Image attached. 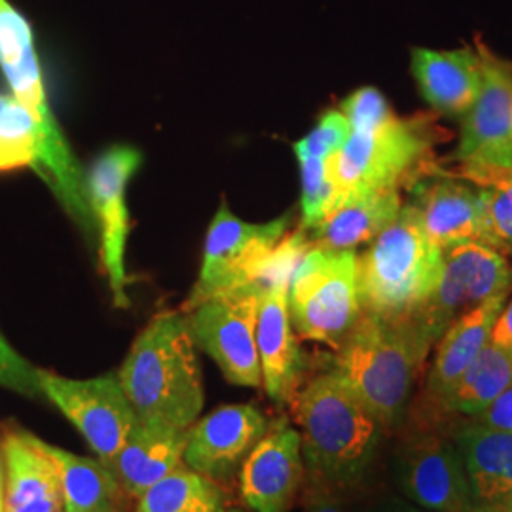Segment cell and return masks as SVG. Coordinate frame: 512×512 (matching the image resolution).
I'll return each instance as SVG.
<instances>
[{
    "label": "cell",
    "instance_id": "obj_1",
    "mask_svg": "<svg viewBox=\"0 0 512 512\" xmlns=\"http://www.w3.org/2000/svg\"><path fill=\"white\" fill-rule=\"evenodd\" d=\"M349 135L332 160L330 179L336 211L349 198L397 188L427 173L439 128L431 118H401L374 88H361L342 103Z\"/></svg>",
    "mask_w": 512,
    "mask_h": 512
},
{
    "label": "cell",
    "instance_id": "obj_2",
    "mask_svg": "<svg viewBox=\"0 0 512 512\" xmlns=\"http://www.w3.org/2000/svg\"><path fill=\"white\" fill-rule=\"evenodd\" d=\"M289 404L308 482L342 494L363 484L387 431L342 378L327 370L298 389Z\"/></svg>",
    "mask_w": 512,
    "mask_h": 512
},
{
    "label": "cell",
    "instance_id": "obj_3",
    "mask_svg": "<svg viewBox=\"0 0 512 512\" xmlns=\"http://www.w3.org/2000/svg\"><path fill=\"white\" fill-rule=\"evenodd\" d=\"M433 342L410 315L384 317L361 311L355 327L336 348L332 366L355 397L397 431L408 418L410 397Z\"/></svg>",
    "mask_w": 512,
    "mask_h": 512
},
{
    "label": "cell",
    "instance_id": "obj_4",
    "mask_svg": "<svg viewBox=\"0 0 512 512\" xmlns=\"http://www.w3.org/2000/svg\"><path fill=\"white\" fill-rule=\"evenodd\" d=\"M137 418L175 429L200 420L205 393L186 315L162 311L135 338L118 372Z\"/></svg>",
    "mask_w": 512,
    "mask_h": 512
},
{
    "label": "cell",
    "instance_id": "obj_5",
    "mask_svg": "<svg viewBox=\"0 0 512 512\" xmlns=\"http://www.w3.org/2000/svg\"><path fill=\"white\" fill-rule=\"evenodd\" d=\"M0 69L8 80L12 95L37 122L42 139L38 175L54 188L57 198L73 219L86 232H93L95 217L88 198L86 175L76 162L48 105L33 31L27 19L8 0H0Z\"/></svg>",
    "mask_w": 512,
    "mask_h": 512
},
{
    "label": "cell",
    "instance_id": "obj_6",
    "mask_svg": "<svg viewBox=\"0 0 512 512\" xmlns=\"http://www.w3.org/2000/svg\"><path fill=\"white\" fill-rule=\"evenodd\" d=\"M442 268L444 251L425 234L418 209L406 203L359 256L363 311L384 317L412 315L435 293Z\"/></svg>",
    "mask_w": 512,
    "mask_h": 512
},
{
    "label": "cell",
    "instance_id": "obj_7",
    "mask_svg": "<svg viewBox=\"0 0 512 512\" xmlns=\"http://www.w3.org/2000/svg\"><path fill=\"white\" fill-rule=\"evenodd\" d=\"M363 311L359 255L310 247L289 283V315L298 336L336 349Z\"/></svg>",
    "mask_w": 512,
    "mask_h": 512
},
{
    "label": "cell",
    "instance_id": "obj_8",
    "mask_svg": "<svg viewBox=\"0 0 512 512\" xmlns=\"http://www.w3.org/2000/svg\"><path fill=\"white\" fill-rule=\"evenodd\" d=\"M423 416L404 433L391 459L393 484L406 501L431 512H469L465 467L450 427Z\"/></svg>",
    "mask_w": 512,
    "mask_h": 512
},
{
    "label": "cell",
    "instance_id": "obj_9",
    "mask_svg": "<svg viewBox=\"0 0 512 512\" xmlns=\"http://www.w3.org/2000/svg\"><path fill=\"white\" fill-rule=\"evenodd\" d=\"M289 222L291 217L285 215L268 224H249L234 217L226 203H222L209 226L202 270L184 302V313L194 310L211 296L258 283L268 258L287 236Z\"/></svg>",
    "mask_w": 512,
    "mask_h": 512
},
{
    "label": "cell",
    "instance_id": "obj_10",
    "mask_svg": "<svg viewBox=\"0 0 512 512\" xmlns=\"http://www.w3.org/2000/svg\"><path fill=\"white\" fill-rule=\"evenodd\" d=\"M511 291L512 268L503 253L480 241L459 243L444 249L439 285L410 317L435 344L459 315Z\"/></svg>",
    "mask_w": 512,
    "mask_h": 512
},
{
    "label": "cell",
    "instance_id": "obj_11",
    "mask_svg": "<svg viewBox=\"0 0 512 512\" xmlns=\"http://www.w3.org/2000/svg\"><path fill=\"white\" fill-rule=\"evenodd\" d=\"M262 287L249 283L184 313L196 348L205 351L234 385L262 387L256 349V315Z\"/></svg>",
    "mask_w": 512,
    "mask_h": 512
},
{
    "label": "cell",
    "instance_id": "obj_12",
    "mask_svg": "<svg viewBox=\"0 0 512 512\" xmlns=\"http://www.w3.org/2000/svg\"><path fill=\"white\" fill-rule=\"evenodd\" d=\"M38 387L105 465L116 458L139 421L118 374L71 380L38 368Z\"/></svg>",
    "mask_w": 512,
    "mask_h": 512
},
{
    "label": "cell",
    "instance_id": "obj_13",
    "mask_svg": "<svg viewBox=\"0 0 512 512\" xmlns=\"http://www.w3.org/2000/svg\"><path fill=\"white\" fill-rule=\"evenodd\" d=\"M482 88L463 116L454 160L459 173H505L512 169V63L492 52L480 38Z\"/></svg>",
    "mask_w": 512,
    "mask_h": 512
},
{
    "label": "cell",
    "instance_id": "obj_14",
    "mask_svg": "<svg viewBox=\"0 0 512 512\" xmlns=\"http://www.w3.org/2000/svg\"><path fill=\"white\" fill-rule=\"evenodd\" d=\"M141 165L139 150L112 147L103 152L86 175L88 198L101 236V262L109 275L110 291L116 308H129L126 275V241L129 211L126 205L128 184Z\"/></svg>",
    "mask_w": 512,
    "mask_h": 512
},
{
    "label": "cell",
    "instance_id": "obj_15",
    "mask_svg": "<svg viewBox=\"0 0 512 512\" xmlns=\"http://www.w3.org/2000/svg\"><path fill=\"white\" fill-rule=\"evenodd\" d=\"M268 427L253 404L220 406L186 429L184 465L217 482L226 480L238 473Z\"/></svg>",
    "mask_w": 512,
    "mask_h": 512
},
{
    "label": "cell",
    "instance_id": "obj_16",
    "mask_svg": "<svg viewBox=\"0 0 512 512\" xmlns=\"http://www.w3.org/2000/svg\"><path fill=\"white\" fill-rule=\"evenodd\" d=\"M306 475L302 440L287 420L268 427L239 469V490L255 512H289Z\"/></svg>",
    "mask_w": 512,
    "mask_h": 512
},
{
    "label": "cell",
    "instance_id": "obj_17",
    "mask_svg": "<svg viewBox=\"0 0 512 512\" xmlns=\"http://www.w3.org/2000/svg\"><path fill=\"white\" fill-rule=\"evenodd\" d=\"M289 283L291 279H274L264 285L256 315L262 387L279 404L293 401L302 374V353L289 315Z\"/></svg>",
    "mask_w": 512,
    "mask_h": 512
},
{
    "label": "cell",
    "instance_id": "obj_18",
    "mask_svg": "<svg viewBox=\"0 0 512 512\" xmlns=\"http://www.w3.org/2000/svg\"><path fill=\"white\" fill-rule=\"evenodd\" d=\"M4 512H65L59 471L38 437L19 429L2 439Z\"/></svg>",
    "mask_w": 512,
    "mask_h": 512
},
{
    "label": "cell",
    "instance_id": "obj_19",
    "mask_svg": "<svg viewBox=\"0 0 512 512\" xmlns=\"http://www.w3.org/2000/svg\"><path fill=\"white\" fill-rule=\"evenodd\" d=\"M509 296H495L473 310L465 311L444 330L439 338V348L427 372L425 382V408L423 416L437 418L439 406L461 374L476 359V355L490 342L495 319L507 304Z\"/></svg>",
    "mask_w": 512,
    "mask_h": 512
},
{
    "label": "cell",
    "instance_id": "obj_20",
    "mask_svg": "<svg viewBox=\"0 0 512 512\" xmlns=\"http://www.w3.org/2000/svg\"><path fill=\"white\" fill-rule=\"evenodd\" d=\"M450 435L469 482L471 509L512 501V431L467 420L450 425Z\"/></svg>",
    "mask_w": 512,
    "mask_h": 512
},
{
    "label": "cell",
    "instance_id": "obj_21",
    "mask_svg": "<svg viewBox=\"0 0 512 512\" xmlns=\"http://www.w3.org/2000/svg\"><path fill=\"white\" fill-rule=\"evenodd\" d=\"M184 448V429L139 420L107 467L122 494L139 499L150 486L184 467Z\"/></svg>",
    "mask_w": 512,
    "mask_h": 512
},
{
    "label": "cell",
    "instance_id": "obj_22",
    "mask_svg": "<svg viewBox=\"0 0 512 512\" xmlns=\"http://www.w3.org/2000/svg\"><path fill=\"white\" fill-rule=\"evenodd\" d=\"M412 74L423 99L439 112L465 116L482 88V61L475 48L412 50Z\"/></svg>",
    "mask_w": 512,
    "mask_h": 512
},
{
    "label": "cell",
    "instance_id": "obj_23",
    "mask_svg": "<svg viewBox=\"0 0 512 512\" xmlns=\"http://www.w3.org/2000/svg\"><path fill=\"white\" fill-rule=\"evenodd\" d=\"M412 194L414 200L410 203L420 213L425 234L442 251L467 241L482 243V202L478 186L439 175L433 183L418 184Z\"/></svg>",
    "mask_w": 512,
    "mask_h": 512
},
{
    "label": "cell",
    "instance_id": "obj_24",
    "mask_svg": "<svg viewBox=\"0 0 512 512\" xmlns=\"http://www.w3.org/2000/svg\"><path fill=\"white\" fill-rule=\"evenodd\" d=\"M403 207L401 190H372L349 198L315 228L306 230L311 247L325 253L355 251L380 236ZM304 230V228H302Z\"/></svg>",
    "mask_w": 512,
    "mask_h": 512
},
{
    "label": "cell",
    "instance_id": "obj_25",
    "mask_svg": "<svg viewBox=\"0 0 512 512\" xmlns=\"http://www.w3.org/2000/svg\"><path fill=\"white\" fill-rule=\"evenodd\" d=\"M59 471L65 512H114L122 490L101 459L82 458L38 439Z\"/></svg>",
    "mask_w": 512,
    "mask_h": 512
},
{
    "label": "cell",
    "instance_id": "obj_26",
    "mask_svg": "<svg viewBox=\"0 0 512 512\" xmlns=\"http://www.w3.org/2000/svg\"><path fill=\"white\" fill-rule=\"evenodd\" d=\"M511 384L512 349L488 342L440 403L437 418H475Z\"/></svg>",
    "mask_w": 512,
    "mask_h": 512
},
{
    "label": "cell",
    "instance_id": "obj_27",
    "mask_svg": "<svg viewBox=\"0 0 512 512\" xmlns=\"http://www.w3.org/2000/svg\"><path fill=\"white\" fill-rule=\"evenodd\" d=\"M137 512H226V494L217 480L184 465L150 486Z\"/></svg>",
    "mask_w": 512,
    "mask_h": 512
},
{
    "label": "cell",
    "instance_id": "obj_28",
    "mask_svg": "<svg viewBox=\"0 0 512 512\" xmlns=\"http://www.w3.org/2000/svg\"><path fill=\"white\" fill-rule=\"evenodd\" d=\"M431 173L478 186L482 202V243L503 255H512V177L505 173H448L439 171L435 165Z\"/></svg>",
    "mask_w": 512,
    "mask_h": 512
},
{
    "label": "cell",
    "instance_id": "obj_29",
    "mask_svg": "<svg viewBox=\"0 0 512 512\" xmlns=\"http://www.w3.org/2000/svg\"><path fill=\"white\" fill-rule=\"evenodd\" d=\"M42 139L35 118L14 95L0 93V171L33 167L40 173Z\"/></svg>",
    "mask_w": 512,
    "mask_h": 512
},
{
    "label": "cell",
    "instance_id": "obj_30",
    "mask_svg": "<svg viewBox=\"0 0 512 512\" xmlns=\"http://www.w3.org/2000/svg\"><path fill=\"white\" fill-rule=\"evenodd\" d=\"M349 135L348 118L342 110H329L321 116L317 126L294 145L296 158H315L330 160L340 148L344 147Z\"/></svg>",
    "mask_w": 512,
    "mask_h": 512
},
{
    "label": "cell",
    "instance_id": "obj_31",
    "mask_svg": "<svg viewBox=\"0 0 512 512\" xmlns=\"http://www.w3.org/2000/svg\"><path fill=\"white\" fill-rule=\"evenodd\" d=\"M0 387L16 391L29 399H37L42 395L38 387L37 366L31 365L25 357H21L2 334H0Z\"/></svg>",
    "mask_w": 512,
    "mask_h": 512
},
{
    "label": "cell",
    "instance_id": "obj_32",
    "mask_svg": "<svg viewBox=\"0 0 512 512\" xmlns=\"http://www.w3.org/2000/svg\"><path fill=\"white\" fill-rule=\"evenodd\" d=\"M469 420L490 429L512 431V384L503 393H499L494 401L488 404L486 410H482L478 416Z\"/></svg>",
    "mask_w": 512,
    "mask_h": 512
},
{
    "label": "cell",
    "instance_id": "obj_33",
    "mask_svg": "<svg viewBox=\"0 0 512 512\" xmlns=\"http://www.w3.org/2000/svg\"><path fill=\"white\" fill-rule=\"evenodd\" d=\"M302 512H351L342 492L308 482Z\"/></svg>",
    "mask_w": 512,
    "mask_h": 512
},
{
    "label": "cell",
    "instance_id": "obj_34",
    "mask_svg": "<svg viewBox=\"0 0 512 512\" xmlns=\"http://www.w3.org/2000/svg\"><path fill=\"white\" fill-rule=\"evenodd\" d=\"M490 342L501 348L512 349V300L505 304L501 313L497 315Z\"/></svg>",
    "mask_w": 512,
    "mask_h": 512
},
{
    "label": "cell",
    "instance_id": "obj_35",
    "mask_svg": "<svg viewBox=\"0 0 512 512\" xmlns=\"http://www.w3.org/2000/svg\"><path fill=\"white\" fill-rule=\"evenodd\" d=\"M374 512H431L421 509L418 505L406 501V499H389L384 505H380Z\"/></svg>",
    "mask_w": 512,
    "mask_h": 512
},
{
    "label": "cell",
    "instance_id": "obj_36",
    "mask_svg": "<svg viewBox=\"0 0 512 512\" xmlns=\"http://www.w3.org/2000/svg\"><path fill=\"white\" fill-rule=\"evenodd\" d=\"M469 512H512V501L492 505V507H482V509H471Z\"/></svg>",
    "mask_w": 512,
    "mask_h": 512
},
{
    "label": "cell",
    "instance_id": "obj_37",
    "mask_svg": "<svg viewBox=\"0 0 512 512\" xmlns=\"http://www.w3.org/2000/svg\"><path fill=\"white\" fill-rule=\"evenodd\" d=\"M2 492H4V475H2V465H0V497H2Z\"/></svg>",
    "mask_w": 512,
    "mask_h": 512
},
{
    "label": "cell",
    "instance_id": "obj_38",
    "mask_svg": "<svg viewBox=\"0 0 512 512\" xmlns=\"http://www.w3.org/2000/svg\"><path fill=\"white\" fill-rule=\"evenodd\" d=\"M0 512H4V505H2V497H0Z\"/></svg>",
    "mask_w": 512,
    "mask_h": 512
},
{
    "label": "cell",
    "instance_id": "obj_39",
    "mask_svg": "<svg viewBox=\"0 0 512 512\" xmlns=\"http://www.w3.org/2000/svg\"><path fill=\"white\" fill-rule=\"evenodd\" d=\"M226 512H243V511H239V509H226Z\"/></svg>",
    "mask_w": 512,
    "mask_h": 512
},
{
    "label": "cell",
    "instance_id": "obj_40",
    "mask_svg": "<svg viewBox=\"0 0 512 512\" xmlns=\"http://www.w3.org/2000/svg\"><path fill=\"white\" fill-rule=\"evenodd\" d=\"M505 175H509V177H512V169L511 171H505Z\"/></svg>",
    "mask_w": 512,
    "mask_h": 512
},
{
    "label": "cell",
    "instance_id": "obj_41",
    "mask_svg": "<svg viewBox=\"0 0 512 512\" xmlns=\"http://www.w3.org/2000/svg\"><path fill=\"white\" fill-rule=\"evenodd\" d=\"M114 512H118V511H114Z\"/></svg>",
    "mask_w": 512,
    "mask_h": 512
}]
</instances>
